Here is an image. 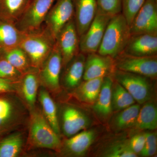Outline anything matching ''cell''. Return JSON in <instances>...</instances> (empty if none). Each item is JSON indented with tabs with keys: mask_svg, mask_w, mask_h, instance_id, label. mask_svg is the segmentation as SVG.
<instances>
[{
	"mask_svg": "<svg viewBox=\"0 0 157 157\" xmlns=\"http://www.w3.org/2000/svg\"><path fill=\"white\" fill-rule=\"evenodd\" d=\"M131 36L130 26L122 13L113 15L97 52L114 59L123 52Z\"/></svg>",
	"mask_w": 157,
	"mask_h": 157,
	"instance_id": "1",
	"label": "cell"
},
{
	"mask_svg": "<svg viewBox=\"0 0 157 157\" xmlns=\"http://www.w3.org/2000/svg\"><path fill=\"white\" fill-rule=\"evenodd\" d=\"M56 39L45 25L25 33L19 46L27 55L33 68L39 70L53 50Z\"/></svg>",
	"mask_w": 157,
	"mask_h": 157,
	"instance_id": "2",
	"label": "cell"
},
{
	"mask_svg": "<svg viewBox=\"0 0 157 157\" xmlns=\"http://www.w3.org/2000/svg\"><path fill=\"white\" fill-rule=\"evenodd\" d=\"M30 111L29 145L34 148L60 151L62 142L59 135L51 126L42 111L36 108Z\"/></svg>",
	"mask_w": 157,
	"mask_h": 157,
	"instance_id": "3",
	"label": "cell"
},
{
	"mask_svg": "<svg viewBox=\"0 0 157 157\" xmlns=\"http://www.w3.org/2000/svg\"><path fill=\"white\" fill-rule=\"evenodd\" d=\"M111 76L130 93L138 104H144L151 99L153 93L151 78L117 69Z\"/></svg>",
	"mask_w": 157,
	"mask_h": 157,
	"instance_id": "4",
	"label": "cell"
},
{
	"mask_svg": "<svg viewBox=\"0 0 157 157\" xmlns=\"http://www.w3.org/2000/svg\"><path fill=\"white\" fill-rule=\"evenodd\" d=\"M11 94H0V137L22 124L25 111Z\"/></svg>",
	"mask_w": 157,
	"mask_h": 157,
	"instance_id": "5",
	"label": "cell"
},
{
	"mask_svg": "<svg viewBox=\"0 0 157 157\" xmlns=\"http://www.w3.org/2000/svg\"><path fill=\"white\" fill-rule=\"evenodd\" d=\"M117 70L155 79L157 76V56H132L121 53L114 59Z\"/></svg>",
	"mask_w": 157,
	"mask_h": 157,
	"instance_id": "6",
	"label": "cell"
},
{
	"mask_svg": "<svg viewBox=\"0 0 157 157\" xmlns=\"http://www.w3.org/2000/svg\"><path fill=\"white\" fill-rule=\"evenodd\" d=\"M112 16L98 8L90 25L79 37L80 52L85 55L98 52L107 24Z\"/></svg>",
	"mask_w": 157,
	"mask_h": 157,
	"instance_id": "7",
	"label": "cell"
},
{
	"mask_svg": "<svg viewBox=\"0 0 157 157\" xmlns=\"http://www.w3.org/2000/svg\"><path fill=\"white\" fill-rule=\"evenodd\" d=\"M62 58L56 43L53 50L38 70L40 84L49 93H56L60 88Z\"/></svg>",
	"mask_w": 157,
	"mask_h": 157,
	"instance_id": "8",
	"label": "cell"
},
{
	"mask_svg": "<svg viewBox=\"0 0 157 157\" xmlns=\"http://www.w3.org/2000/svg\"><path fill=\"white\" fill-rule=\"evenodd\" d=\"M56 0H32L28 8L15 24L17 28L24 33L38 29Z\"/></svg>",
	"mask_w": 157,
	"mask_h": 157,
	"instance_id": "9",
	"label": "cell"
},
{
	"mask_svg": "<svg viewBox=\"0 0 157 157\" xmlns=\"http://www.w3.org/2000/svg\"><path fill=\"white\" fill-rule=\"evenodd\" d=\"M56 43L60 52L63 68L80 52L79 37L74 17L66 24L59 32Z\"/></svg>",
	"mask_w": 157,
	"mask_h": 157,
	"instance_id": "10",
	"label": "cell"
},
{
	"mask_svg": "<svg viewBox=\"0 0 157 157\" xmlns=\"http://www.w3.org/2000/svg\"><path fill=\"white\" fill-rule=\"evenodd\" d=\"M129 26L131 35L157 34V0H145Z\"/></svg>",
	"mask_w": 157,
	"mask_h": 157,
	"instance_id": "11",
	"label": "cell"
},
{
	"mask_svg": "<svg viewBox=\"0 0 157 157\" xmlns=\"http://www.w3.org/2000/svg\"><path fill=\"white\" fill-rule=\"evenodd\" d=\"M45 17L44 25L56 39L59 32L74 17L73 0H56Z\"/></svg>",
	"mask_w": 157,
	"mask_h": 157,
	"instance_id": "12",
	"label": "cell"
},
{
	"mask_svg": "<svg viewBox=\"0 0 157 157\" xmlns=\"http://www.w3.org/2000/svg\"><path fill=\"white\" fill-rule=\"evenodd\" d=\"M114 59L98 52L86 55L83 79L89 80L111 76L115 70Z\"/></svg>",
	"mask_w": 157,
	"mask_h": 157,
	"instance_id": "13",
	"label": "cell"
},
{
	"mask_svg": "<svg viewBox=\"0 0 157 157\" xmlns=\"http://www.w3.org/2000/svg\"><path fill=\"white\" fill-rule=\"evenodd\" d=\"M123 53L132 56H157V34L131 35Z\"/></svg>",
	"mask_w": 157,
	"mask_h": 157,
	"instance_id": "14",
	"label": "cell"
},
{
	"mask_svg": "<svg viewBox=\"0 0 157 157\" xmlns=\"http://www.w3.org/2000/svg\"><path fill=\"white\" fill-rule=\"evenodd\" d=\"M39 85L38 70L34 68L23 73L20 79L17 93L30 111L35 108Z\"/></svg>",
	"mask_w": 157,
	"mask_h": 157,
	"instance_id": "15",
	"label": "cell"
},
{
	"mask_svg": "<svg viewBox=\"0 0 157 157\" xmlns=\"http://www.w3.org/2000/svg\"><path fill=\"white\" fill-rule=\"evenodd\" d=\"M74 19L79 37L86 32L95 17L97 0H73Z\"/></svg>",
	"mask_w": 157,
	"mask_h": 157,
	"instance_id": "16",
	"label": "cell"
},
{
	"mask_svg": "<svg viewBox=\"0 0 157 157\" xmlns=\"http://www.w3.org/2000/svg\"><path fill=\"white\" fill-rule=\"evenodd\" d=\"M62 130L67 137H70L86 129L89 126L88 117L80 110L66 106L62 112Z\"/></svg>",
	"mask_w": 157,
	"mask_h": 157,
	"instance_id": "17",
	"label": "cell"
},
{
	"mask_svg": "<svg viewBox=\"0 0 157 157\" xmlns=\"http://www.w3.org/2000/svg\"><path fill=\"white\" fill-rule=\"evenodd\" d=\"M96 133L93 130L78 132L62 143L60 151L70 156H82L94 141Z\"/></svg>",
	"mask_w": 157,
	"mask_h": 157,
	"instance_id": "18",
	"label": "cell"
},
{
	"mask_svg": "<svg viewBox=\"0 0 157 157\" xmlns=\"http://www.w3.org/2000/svg\"><path fill=\"white\" fill-rule=\"evenodd\" d=\"M86 55L80 52L64 67L60 78L64 86L69 89L76 88L82 82L84 74Z\"/></svg>",
	"mask_w": 157,
	"mask_h": 157,
	"instance_id": "19",
	"label": "cell"
},
{
	"mask_svg": "<svg viewBox=\"0 0 157 157\" xmlns=\"http://www.w3.org/2000/svg\"><path fill=\"white\" fill-rule=\"evenodd\" d=\"M113 81L111 76L104 77L101 90L94 105L95 112L103 118L108 117L113 111L111 98Z\"/></svg>",
	"mask_w": 157,
	"mask_h": 157,
	"instance_id": "20",
	"label": "cell"
},
{
	"mask_svg": "<svg viewBox=\"0 0 157 157\" xmlns=\"http://www.w3.org/2000/svg\"><path fill=\"white\" fill-rule=\"evenodd\" d=\"M25 35L15 24L0 18V48L8 49L19 46Z\"/></svg>",
	"mask_w": 157,
	"mask_h": 157,
	"instance_id": "21",
	"label": "cell"
},
{
	"mask_svg": "<svg viewBox=\"0 0 157 157\" xmlns=\"http://www.w3.org/2000/svg\"><path fill=\"white\" fill-rule=\"evenodd\" d=\"M32 0H0V18L15 24Z\"/></svg>",
	"mask_w": 157,
	"mask_h": 157,
	"instance_id": "22",
	"label": "cell"
},
{
	"mask_svg": "<svg viewBox=\"0 0 157 157\" xmlns=\"http://www.w3.org/2000/svg\"><path fill=\"white\" fill-rule=\"evenodd\" d=\"M140 107L133 128L140 130H154L157 127V109L154 103L149 101Z\"/></svg>",
	"mask_w": 157,
	"mask_h": 157,
	"instance_id": "23",
	"label": "cell"
},
{
	"mask_svg": "<svg viewBox=\"0 0 157 157\" xmlns=\"http://www.w3.org/2000/svg\"><path fill=\"white\" fill-rule=\"evenodd\" d=\"M38 95L43 115L54 131L59 135L60 133V126L56 106L54 101L51 97L49 93L44 88L40 89Z\"/></svg>",
	"mask_w": 157,
	"mask_h": 157,
	"instance_id": "24",
	"label": "cell"
},
{
	"mask_svg": "<svg viewBox=\"0 0 157 157\" xmlns=\"http://www.w3.org/2000/svg\"><path fill=\"white\" fill-rule=\"evenodd\" d=\"M0 58L6 60L22 74L33 68L27 55L19 46L2 49Z\"/></svg>",
	"mask_w": 157,
	"mask_h": 157,
	"instance_id": "25",
	"label": "cell"
},
{
	"mask_svg": "<svg viewBox=\"0 0 157 157\" xmlns=\"http://www.w3.org/2000/svg\"><path fill=\"white\" fill-rule=\"evenodd\" d=\"M23 144V136L21 132L11 133L0 140V157L18 156Z\"/></svg>",
	"mask_w": 157,
	"mask_h": 157,
	"instance_id": "26",
	"label": "cell"
},
{
	"mask_svg": "<svg viewBox=\"0 0 157 157\" xmlns=\"http://www.w3.org/2000/svg\"><path fill=\"white\" fill-rule=\"evenodd\" d=\"M104 77L84 80L76 88V95L81 101L86 103H94L101 90Z\"/></svg>",
	"mask_w": 157,
	"mask_h": 157,
	"instance_id": "27",
	"label": "cell"
},
{
	"mask_svg": "<svg viewBox=\"0 0 157 157\" xmlns=\"http://www.w3.org/2000/svg\"><path fill=\"white\" fill-rule=\"evenodd\" d=\"M139 104H134L120 110L113 119L112 125L116 130H124L133 128L140 109Z\"/></svg>",
	"mask_w": 157,
	"mask_h": 157,
	"instance_id": "28",
	"label": "cell"
},
{
	"mask_svg": "<svg viewBox=\"0 0 157 157\" xmlns=\"http://www.w3.org/2000/svg\"><path fill=\"white\" fill-rule=\"evenodd\" d=\"M135 103L136 101L130 93L121 85L113 79L111 98L112 110L120 111Z\"/></svg>",
	"mask_w": 157,
	"mask_h": 157,
	"instance_id": "29",
	"label": "cell"
},
{
	"mask_svg": "<svg viewBox=\"0 0 157 157\" xmlns=\"http://www.w3.org/2000/svg\"><path fill=\"white\" fill-rule=\"evenodd\" d=\"M145 0H121V13L129 26Z\"/></svg>",
	"mask_w": 157,
	"mask_h": 157,
	"instance_id": "30",
	"label": "cell"
},
{
	"mask_svg": "<svg viewBox=\"0 0 157 157\" xmlns=\"http://www.w3.org/2000/svg\"><path fill=\"white\" fill-rule=\"evenodd\" d=\"M103 155L107 157H136L137 155L130 149L128 142L116 143L110 146Z\"/></svg>",
	"mask_w": 157,
	"mask_h": 157,
	"instance_id": "31",
	"label": "cell"
},
{
	"mask_svg": "<svg viewBox=\"0 0 157 157\" xmlns=\"http://www.w3.org/2000/svg\"><path fill=\"white\" fill-rule=\"evenodd\" d=\"M22 74L6 60L0 58V78L19 80Z\"/></svg>",
	"mask_w": 157,
	"mask_h": 157,
	"instance_id": "32",
	"label": "cell"
},
{
	"mask_svg": "<svg viewBox=\"0 0 157 157\" xmlns=\"http://www.w3.org/2000/svg\"><path fill=\"white\" fill-rule=\"evenodd\" d=\"M97 2L98 9L109 15L121 13V0H97Z\"/></svg>",
	"mask_w": 157,
	"mask_h": 157,
	"instance_id": "33",
	"label": "cell"
},
{
	"mask_svg": "<svg viewBox=\"0 0 157 157\" xmlns=\"http://www.w3.org/2000/svg\"><path fill=\"white\" fill-rule=\"evenodd\" d=\"M145 142L144 147L139 154L143 157H151L154 155L157 152V138L155 133L147 132L144 133Z\"/></svg>",
	"mask_w": 157,
	"mask_h": 157,
	"instance_id": "34",
	"label": "cell"
},
{
	"mask_svg": "<svg viewBox=\"0 0 157 157\" xmlns=\"http://www.w3.org/2000/svg\"><path fill=\"white\" fill-rule=\"evenodd\" d=\"M145 142V135L138 134L134 135L128 142L130 149L136 154H140L144 147Z\"/></svg>",
	"mask_w": 157,
	"mask_h": 157,
	"instance_id": "35",
	"label": "cell"
},
{
	"mask_svg": "<svg viewBox=\"0 0 157 157\" xmlns=\"http://www.w3.org/2000/svg\"><path fill=\"white\" fill-rule=\"evenodd\" d=\"M19 80L0 78V94L17 93Z\"/></svg>",
	"mask_w": 157,
	"mask_h": 157,
	"instance_id": "36",
	"label": "cell"
},
{
	"mask_svg": "<svg viewBox=\"0 0 157 157\" xmlns=\"http://www.w3.org/2000/svg\"><path fill=\"white\" fill-rule=\"evenodd\" d=\"M2 48H0V56H1V53H2Z\"/></svg>",
	"mask_w": 157,
	"mask_h": 157,
	"instance_id": "37",
	"label": "cell"
},
{
	"mask_svg": "<svg viewBox=\"0 0 157 157\" xmlns=\"http://www.w3.org/2000/svg\"><path fill=\"white\" fill-rule=\"evenodd\" d=\"M0 138H1V137H0Z\"/></svg>",
	"mask_w": 157,
	"mask_h": 157,
	"instance_id": "38",
	"label": "cell"
}]
</instances>
